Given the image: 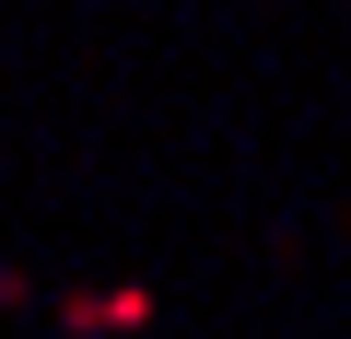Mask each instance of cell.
Here are the masks:
<instances>
[{
  "label": "cell",
  "mask_w": 351,
  "mask_h": 339,
  "mask_svg": "<svg viewBox=\"0 0 351 339\" xmlns=\"http://www.w3.org/2000/svg\"><path fill=\"white\" fill-rule=\"evenodd\" d=\"M59 316H71V327L94 339V327H141V316H152V292H106V304L82 292V304H59Z\"/></svg>",
  "instance_id": "cell-1"
}]
</instances>
